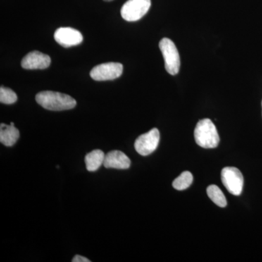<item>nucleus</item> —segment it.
<instances>
[{
	"instance_id": "10",
	"label": "nucleus",
	"mask_w": 262,
	"mask_h": 262,
	"mask_svg": "<svg viewBox=\"0 0 262 262\" xmlns=\"http://www.w3.org/2000/svg\"><path fill=\"white\" fill-rule=\"evenodd\" d=\"M130 160L125 153L118 150H114L105 155L103 166L106 168H115L125 170L130 168Z\"/></svg>"
},
{
	"instance_id": "17",
	"label": "nucleus",
	"mask_w": 262,
	"mask_h": 262,
	"mask_svg": "<svg viewBox=\"0 0 262 262\" xmlns=\"http://www.w3.org/2000/svg\"><path fill=\"white\" fill-rule=\"evenodd\" d=\"M10 125H15V124L13 123V122H10Z\"/></svg>"
},
{
	"instance_id": "9",
	"label": "nucleus",
	"mask_w": 262,
	"mask_h": 262,
	"mask_svg": "<svg viewBox=\"0 0 262 262\" xmlns=\"http://www.w3.org/2000/svg\"><path fill=\"white\" fill-rule=\"evenodd\" d=\"M51 57L39 51L29 53L21 61V67L25 70H45L51 65Z\"/></svg>"
},
{
	"instance_id": "6",
	"label": "nucleus",
	"mask_w": 262,
	"mask_h": 262,
	"mask_svg": "<svg viewBox=\"0 0 262 262\" xmlns=\"http://www.w3.org/2000/svg\"><path fill=\"white\" fill-rule=\"evenodd\" d=\"M160 135L158 128H153L136 139L134 146L136 151L142 156L154 152L159 144Z\"/></svg>"
},
{
	"instance_id": "19",
	"label": "nucleus",
	"mask_w": 262,
	"mask_h": 262,
	"mask_svg": "<svg viewBox=\"0 0 262 262\" xmlns=\"http://www.w3.org/2000/svg\"><path fill=\"white\" fill-rule=\"evenodd\" d=\"M261 104H262V103H261Z\"/></svg>"
},
{
	"instance_id": "13",
	"label": "nucleus",
	"mask_w": 262,
	"mask_h": 262,
	"mask_svg": "<svg viewBox=\"0 0 262 262\" xmlns=\"http://www.w3.org/2000/svg\"><path fill=\"white\" fill-rule=\"evenodd\" d=\"M207 194L216 206L221 207V208H225L227 206V199L222 191L221 190L220 187L216 185H210L207 188Z\"/></svg>"
},
{
	"instance_id": "15",
	"label": "nucleus",
	"mask_w": 262,
	"mask_h": 262,
	"mask_svg": "<svg viewBox=\"0 0 262 262\" xmlns=\"http://www.w3.org/2000/svg\"><path fill=\"white\" fill-rule=\"evenodd\" d=\"M18 97L14 91L8 88L2 86L0 89V102L5 104H12L16 102Z\"/></svg>"
},
{
	"instance_id": "11",
	"label": "nucleus",
	"mask_w": 262,
	"mask_h": 262,
	"mask_svg": "<svg viewBox=\"0 0 262 262\" xmlns=\"http://www.w3.org/2000/svg\"><path fill=\"white\" fill-rule=\"evenodd\" d=\"M20 137V133L15 125L2 123L0 125V142L5 146H13Z\"/></svg>"
},
{
	"instance_id": "2",
	"label": "nucleus",
	"mask_w": 262,
	"mask_h": 262,
	"mask_svg": "<svg viewBox=\"0 0 262 262\" xmlns=\"http://www.w3.org/2000/svg\"><path fill=\"white\" fill-rule=\"evenodd\" d=\"M194 140L198 145L205 149H213L218 146L220 136L210 119H203L198 122L194 129Z\"/></svg>"
},
{
	"instance_id": "1",
	"label": "nucleus",
	"mask_w": 262,
	"mask_h": 262,
	"mask_svg": "<svg viewBox=\"0 0 262 262\" xmlns=\"http://www.w3.org/2000/svg\"><path fill=\"white\" fill-rule=\"evenodd\" d=\"M36 101L46 110L51 111H63L72 110L77 101L69 95L54 91H42L36 96Z\"/></svg>"
},
{
	"instance_id": "7",
	"label": "nucleus",
	"mask_w": 262,
	"mask_h": 262,
	"mask_svg": "<svg viewBox=\"0 0 262 262\" xmlns=\"http://www.w3.org/2000/svg\"><path fill=\"white\" fill-rule=\"evenodd\" d=\"M123 66L120 63L110 62L96 66L90 72V75L96 81L113 80L122 75Z\"/></svg>"
},
{
	"instance_id": "3",
	"label": "nucleus",
	"mask_w": 262,
	"mask_h": 262,
	"mask_svg": "<svg viewBox=\"0 0 262 262\" xmlns=\"http://www.w3.org/2000/svg\"><path fill=\"white\" fill-rule=\"evenodd\" d=\"M159 46L165 61V70L170 75H177L180 69V56L177 46L168 38L162 39Z\"/></svg>"
},
{
	"instance_id": "14",
	"label": "nucleus",
	"mask_w": 262,
	"mask_h": 262,
	"mask_svg": "<svg viewBox=\"0 0 262 262\" xmlns=\"http://www.w3.org/2000/svg\"><path fill=\"white\" fill-rule=\"evenodd\" d=\"M192 182V174L189 171H184L173 181V187L177 190H184V189L190 187Z\"/></svg>"
},
{
	"instance_id": "16",
	"label": "nucleus",
	"mask_w": 262,
	"mask_h": 262,
	"mask_svg": "<svg viewBox=\"0 0 262 262\" xmlns=\"http://www.w3.org/2000/svg\"><path fill=\"white\" fill-rule=\"evenodd\" d=\"M72 262H90L91 260L88 259L87 258L84 256H80V255H76L73 259L72 260Z\"/></svg>"
},
{
	"instance_id": "4",
	"label": "nucleus",
	"mask_w": 262,
	"mask_h": 262,
	"mask_svg": "<svg viewBox=\"0 0 262 262\" xmlns=\"http://www.w3.org/2000/svg\"><path fill=\"white\" fill-rule=\"evenodd\" d=\"M221 179L226 189L233 195H241L244 189V176L238 168L226 167L221 173Z\"/></svg>"
},
{
	"instance_id": "5",
	"label": "nucleus",
	"mask_w": 262,
	"mask_h": 262,
	"mask_svg": "<svg viewBox=\"0 0 262 262\" xmlns=\"http://www.w3.org/2000/svg\"><path fill=\"white\" fill-rule=\"evenodd\" d=\"M151 0H128L121 8V15L127 21L140 20L149 11Z\"/></svg>"
},
{
	"instance_id": "8",
	"label": "nucleus",
	"mask_w": 262,
	"mask_h": 262,
	"mask_svg": "<svg viewBox=\"0 0 262 262\" xmlns=\"http://www.w3.org/2000/svg\"><path fill=\"white\" fill-rule=\"evenodd\" d=\"M54 39L62 47L70 48L80 45L83 37L78 30L70 27H61L55 32Z\"/></svg>"
},
{
	"instance_id": "18",
	"label": "nucleus",
	"mask_w": 262,
	"mask_h": 262,
	"mask_svg": "<svg viewBox=\"0 0 262 262\" xmlns=\"http://www.w3.org/2000/svg\"><path fill=\"white\" fill-rule=\"evenodd\" d=\"M104 1H106V2H111V1H113V0H104Z\"/></svg>"
},
{
	"instance_id": "12",
	"label": "nucleus",
	"mask_w": 262,
	"mask_h": 262,
	"mask_svg": "<svg viewBox=\"0 0 262 262\" xmlns=\"http://www.w3.org/2000/svg\"><path fill=\"white\" fill-rule=\"evenodd\" d=\"M105 155L103 151L100 149L94 150L87 154L84 158L86 168L90 172L96 171L104 162Z\"/></svg>"
}]
</instances>
